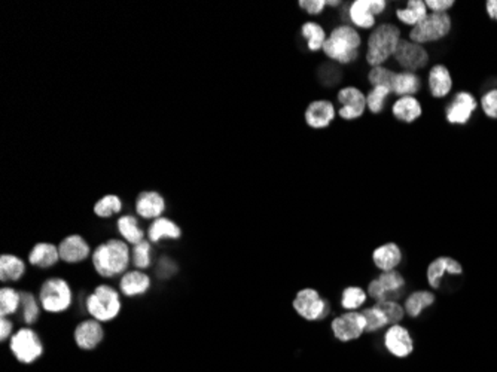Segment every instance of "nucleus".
Returning a JSON list of instances; mask_svg holds the SVG:
<instances>
[{"label":"nucleus","mask_w":497,"mask_h":372,"mask_svg":"<svg viewBox=\"0 0 497 372\" xmlns=\"http://www.w3.org/2000/svg\"><path fill=\"white\" fill-rule=\"evenodd\" d=\"M361 46L362 36L357 29L350 24H341L330 32L321 51L330 61L350 64L359 59Z\"/></svg>","instance_id":"nucleus-1"},{"label":"nucleus","mask_w":497,"mask_h":372,"mask_svg":"<svg viewBox=\"0 0 497 372\" xmlns=\"http://www.w3.org/2000/svg\"><path fill=\"white\" fill-rule=\"evenodd\" d=\"M401 39L402 32L398 25L392 23H381L375 25L366 41V63L371 68L383 66L396 52Z\"/></svg>","instance_id":"nucleus-2"},{"label":"nucleus","mask_w":497,"mask_h":372,"mask_svg":"<svg viewBox=\"0 0 497 372\" xmlns=\"http://www.w3.org/2000/svg\"><path fill=\"white\" fill-rule=\"evenodd\" d=\"M131 254L128 243L124 240H107L93 252V265L97 274L105 278H112L127 271Z\"/></svg>","instance_id":"nucleus-3"},{"label":"nucleus","mask_w":497,"mask_h":372,"mask_svg":"<svg viewBox=\"0 0 497 372\" xmlns=\"http://www.w3.org/2000/svg\"><path fill=\"white\" fill-rule=\"evenodd\" d=\"M87 311L98 322L114 320L121 311V298L115 287L100 285L87 298Z\"/></svg>","instance_id":"nucleus-4"},{"label":"nucleus","mask_w":497,"mask_h":372,"mask_svg":"<svg viewBox=\"0 0 497 372\" xmlns=\"http://www.w3.org/2000/svg\"><path fill=\"white\" fill-rule=\"evenodd\" d=\"M73 293L69 283L60 277H51L45 280L39 291L41 307L48 313H64L72 305Z\"/></svg>","instance_id":"nucleus-5"},{"label":"nucleus","mask_w":497,"mask_h":372,"mask_svg":"<svg viewBox=\"0 0 497 372\" xmlns=\"http://www.w3.org/2000/svg\"><path fill=\"white\" fill-rule=\"evenodd\" d=\"M451 25H453V23H451V17L447 12L444 14L432 12L427 14L425 20L412 27L410 30L408 39L420 45L436 42L444 39V37L450 33Z\"/></svg>","instance_id":"nucleus-6"},{"label":"nucleus","mask_w":497,"mask_h":372,"mask_svg":"<svg viewBox=\"0 0 497 372\" xmlns=\"http://www.w3.org/2000/svg\"><path fill=\"white\" fill-rule=\"evenodd\" d=\"M9 349H11L15 359L21 364H33L43 355V344L39 335L32 328H21L9 338Z\"/></svg>","instance_id":"nucleus-7"},{"label":"nucleus","mask_w":497,"mask_h":372,"mask_svg":"<svg viewBox=\"0 0 497 372\" xmlns=\"http://www.w3.org/2000/svg\"><path fill=\"white\" fill-rule=\"evenodd\" d=\"M405 278L398 271H384L368 286V295L377 302L380 301H398L403 295Z\"/></svg>","instance_id":"nucleus-8"},{"label":"nucleus","mask_w":497,"mask_h":372,"mask_svg":"<svg viewBox=\"0 0 497 372\" xmlns=\"http://www.w3.org/2000/svg\"><path fill=\"white\" fill-rule=\"evenodd\" d=\"M393 59L405 72L416 73L417 70L426 68V64L429 63V52L420 43L411 42L410 39H401Z\"/></svg>","instance_id":"nucleus-9"},{"label":"nucleus","mask_w":497,"mask_h":372,"mask_svg":"<svg viewBox=\"0 0 497 372\" xmlns=\"http://www.w3.org/2000/svg\"><path fill=\"white\" fill-rule=\"evenodd\" d=\"M293 309L306 320L324 319L329 311L328 302L316 289H311V287L297 293L295 300H293Z\"/></svg>","instance_id":"nucleus-10"},{"label":"nucleus","mask_w":497,"mask_h":372,"mask_svg":"<svg viewBox=\"0 0 497 372\" xmlns=\"http://www.w3.org/2000/svg\"><path fill=\"white\" fill-rule=\"evenodd\" d=\"M338 115L341 119L353 121L361 118L366 110V94L356 87H344L338 91Z\"/></svg>","instance_id":"nucleus-11"},{"label":"nucleus","mask_w":497,"mask_h":372,"mask_svg":"<svg viewBox=\"0 0 497 372\" xmlns=\"http://www.w3.org/2000/svg\"><path fill=\"white\" fill-rule=\"evenodd\" d=\"M476 99L467 91H460L450 101L445 109V118L450 124L465 125L476 110Z\"/></svg>","instance_id":"nucleus-12"},{"label":"nucleus","mask_w":497,"mask_h":372,"mask_svg":"<svg viewBox=\"0 0 497 372\" xmlns=\"http://www.w3.org/2000/svg\"><path fill=\"white\" fill-rule=\"evenodd\" d=\"M332 332L339 341H352L361 337L366 328V320L362 313L347 311L332 320Z\"/></svg>","instance_id":"nucleus-13"},{"label":"nucleus","mask_w":497,"mask_h":372,"mask_svg":"<svg viewBox=\"0 0 497 372\" xmlns=\"http://www.w3.org/2000/svg\"><path fill=\"white\" fill-rule=\"evenodd\" d=\"M337 112L338 110L335 109V105L330 100H325V99L315 100L307 106L304 118H306V123L308 127L315 130H321V128H328L334 123Z\"/></svg>","instance_id":"nucleus-14"},{"label":"nucleus","mask_w":497,"mask_h":372,"mask_svg":"<svg viewBox=\"0 0 497 372\" xmlns=\"http://www.w3.org/2000/svg\"><path fill=\"white\" fill-rule=\"evenodd\" d=\"M59 252L60 259H63L66 264H78L91 255V249L84 237L73 234L61 240V243L59 245Z\"/></svg>","instance_id":"nucleus-15"},{"label":"nucleus","mask_w":497,"mask_h":372,"mask_svg":"<svg viewBox=\"0 0 497 372\" xmlns=\"http://www.w3.org/2000/svg\"><path fill=\"white\" fill-rule=\"evenodd\" d=\"M105 338V329L96 319L81 322L75 329V342L82 350H94Z\"/></svg>","instance_id":"nucleus-16"},{"label":"nucleus","mask_w":497,"mask_h":372,"mask_svg":"<svg viewBox=\"0 0 497 372\" xmlns=\"http://www.w3.org/2000/svg\"><path fill=\"white\" fill-rule=\"evenodd\" d=\"M384 342L392 355L398 358H407L414 350V342L408 329H405L401 324H393L388 329Z\"/></svg>","instance_id":"nucleus-17"},{"label":"nucleus","mask_w":497,"mask_h":372,"mask_svg":"<svg viewBox=\"0 0 497 372\" xmlns=\"http://www.w3.org/2000/svg\"><path fill=\"white\" fill-rule=\"evenodd\" d=\"M165 211V200L160 192L143 191L136 200V213L143 219H158Z\"/></svg>","instance_id":"nucleus-18"},{"label":"nucleus","mask_w":497,"mask_h":372,"mask_svg":"<svg viewBox=\"0 0 497 372\" xmlns=\"http://www.w3.org/2000/svg\"><path fill=\"white\" fill-rule=\"evenodd\" d=\"M445 273H448L451 276H460V274H463V268L453 258H448V256L436 258L434 262L427 267L429 285L434 287V289H438V287L441 286V282H443V277Z\"/></svg>","instance_id":"nucleus-19"},{"label":"nucleus","mask_w":497,"mask_h":372,"mask_svg":"<svg viewBox=\"0 0 497 372\" xmlns=\"http://www.w3.org/2000/svg\"><path fill=\"white\" fill-rule=\"evenodd\" d=\"M348 21L353 24L356 29L370 30L374 29L375 14L372 11L371 0H355L348 6Z\"/></svg>","instance_id":"nucleus-20"},{"label":"nucleus","mask_w":497,"mask_h":372,"mask_svg":"<svg viewBox=\"0 0 497 372\" xmlns=\"http://www.w3.org/2000/svg\"><path fill=\"white\" fill-rule=\"evenodd\" d=\"M427 82L430 94L435 99H444L453 90V78H451L450 70L443 64H436L429 70Z\"/></svg>","instance_id":"nucleus-21"},{"label":"nucleus","mask_w":497,"mask_h":372,"mask_svg":"<svg viewBox=\"0 0 497 372\" xmlns=\"http://www.w3.org/2000/svg\"><path fill=\"white\" fill-rule=\"evenodd\" d=\"M119 287H121V292L125 296L143 295L149 291L151 277L143 273L142 269H133V271H127L123 276Z\"/></svg>","instance_id":"nucleus-22"},{"label":"nucleus","mask_w":497,"mask_h":372,"mask_svg":"<svg viewBox=\"0 0 497 372\" xmlns=\"http://www.w3.org/2000/svg\"><path fill=\"white\" fill-rule=\"evenodd\" d=\"M392 114L398 121H401V123L412 124L414 121H417L421 116L423 107L420 101L414 96L398 97V100L394 101L392 106Z\"/></svg>","instance_id":"nucleus-23"},{"label":"nucleus","mask_w":497,"mask_h":372,"mask_svg":"<svg viewBox=\"0 0 497 372\" xmlns=\"http://www.w3.org/2000/svg\"><path fill=\"white\" fill-rule=\"evenodd\" d=\"M374 264L379 267L381 271H392L402 262V252L398 245L385 243L379 249L374 250L372 254Z\"/></svg>","instance_id":"nucleus-24"},{"label":"nucleus","mask_w":497,"mask_h":372,"mask_svg":"<svg viewBox=\"0 0 497 372\" xmlns=\"http://www.w3.org/2000/svg\"><path fill=\"white\" fill-rule=\"evenodd\" d=\"M148 237L152 243H158L162 238L169 240H179L182 237V229L176 222H173L169 218H158L154 219L148 228Z\"/></svg>","instance_id":"nucleus-25"},{"label":"nucleus","mask_w":497,"mask_h":372,"mask_svg":"<svg viewBox=\"0 0 497 372\" xmlns=\"http://www.w3.org/2000/svg\"><path fill=\"white\" fill-rule=\"evenodd\" d=\"M60 260L59 247L52 243H38L29 254V262L39 268H51Z\"/></svg>","instance_id":"nucleus-26"},{"label":"nucleus","mask_w":497,"mask_h":372,"mask_svg":"<svg viewBox=\"0 0 497 372\" xmlns=\"http://www.w3.org/2000/svg\"><path fill=\"white\" fill-rule=\"evenodd\" d=\"M427 17V6L425 0H410L405 8L396 9V18L405 24L414 27Z\"/></svg>","instance_id":"nucleus-27"},{"label":"nucleus","mask_w":497,"mask_h":372,"mask_svg":"<svg viewBox=\"0 0 497 372\" xmlns=\"http://www.w3.org/2000/svg\"><path fill=\"white\" fill-rule=\"evenodd\" d=\"M116 228L118 232L121 234L125 243L128 245H139L145 240V232L139 227V222L131 215L121 216L116 220Z\"/></svg>","instance_id":"nucleus-28"},{"label":"nucleus","mask_w":497,"mask_h":372,"mask_svg":"<svg viewBox=\"0 0 497 372\" xmlns=\"http://www.w3.org/2000/svg\"><path fill=\"white\" fill-rule=\"evenodd\" d=\"M25 273V264L23 259L15 255L0 256V280L2 282H18Z\"/></svg>","instance_id":"nucleus-29"},{"label":"nucleus","mask_w":497,"mask_h":372,"mask_svg":"<svg viewBox=\"0 0 497 372\" xmlns=\"http://www.w3.org/2000/svg\"><path fill=\"white\" fill-rule=\"evenodd\" d=\"M421 88V79L417 73L414 72H401L396 74V79H394L393 92L398 97H407L417 94Z\"/></svg>","instance_id":"nucleus-30"},{"label":"nucleus","mask_w":497,"mask_h":372,"mask_svg":"<svg viewBox=\"0 0 497 372\" xmlns=\"http://www.w3.org/2000/svg\"><path fill=\"white\" fill-rule=\"evenodd\" d=\"M301 34L304 39H306L308 50L311 52H317L320 50H324V45L328 39V36L324 27H321L319 23L316 21L304 23L301 27Z\"/></svg>","instance_id":"nucleus-31"},{"label":"nucleus","mask_w":497,"mask_h":372,"mask_svg":"<svg viewBox=\"0 0 497 372\" xmlns=\"http://www.w3.org/2000/svg\"><path fill=\"white\" fill-rule=\"evenodd\" d=\"M435 302V295L427 291H417L412 292L407 301H405V311H407L411 318H419L421 311L427 309Z\"/></svg>","instance_id":"nucleus-32"},{"label":"nucleus","mask_w":497,"mask_h":372,"mask_svg":"<svg viewBox=\"0 0 497 372\" xmlns=\"http://www.w3.org/2000/svg\"><path fill=\"white\" fill-rule=\"evenodd\" d=\"M21 305V292L14 287H2L0 291V314L2 318H9L18 311Z\"/></svg>","instance_id":"nucleus-33"},{"label":"nucleus","mask_w":497,"mask_h":372,"mask_svg":"<svg viewBox=\"0 0 497 372\" xmlns=\"http://www.w3.org/2000/svg\"><path fill=\"white\" fill-rule=\"evenodd\" d=\"M396 72L390 68L385 66H377V68H371L370 73H368V82L371 83L372 88L375 87H385L392 90L393 92V85H394V79H396Z\"/></svg>","instance_id":"nucleus-34"},{"label":"nucleus","mask_w":497,"mask_h":372,"mask_svg":"<svg viewBox=\"0 0 497 372\" xmlns=\"http://www.w3.org/2000/svg\"><path fill=\"white\" fill-rule=\"evenodd\" d=\"M123 210V201L118 195L109 194L105 195L103 198H100L96 204H94V213L98 218H112L115 215H118L119 211Z\"/></svg>","instance_id":"nucleus-35"},{"label":"nucleus","mask_w":497,"mask_h":372,"mask_svg":"<svg viewBox=\"0 0 497 372\" xmlns=\"http://www.w3.org/2000/svg\"><path fill=\"white\" fill-rule=\"evenodd\" d=\"M392 94V90L385 87H375L366 94V107L371 114H381L388 103V99Z\"/></svg>","instance_id":"nucleus-36"},{"label":"nucleus","mask_w":497,"mask_h":372,"mask_svg":"<svg viewBox=\"0 0 497 372\" xmlns=\"http://www.w3.org/2000/svg\"><path fill=\"white\" fill-rule=\"evenodd\" d=\"M365 301H366V292L362 289V287L350 286L343 291L341 305L343 309L348 311H356V309L362 307Z\"/></svg>","instance_id":"nucleus-37"},{"label":"nucleus","mask_w":497,"mask_h":372,"mask_svg":"<svg viewBox=\"0 0 497 372\" xmlns=\"http://www.w3.org/2000/svg\"><path fill=\"white\" fill-rule=\"evenodd\" d=\"M21 309H23V320L27 324H34L39 319V305L32 292H21Z\"/></svg>","instance_id":"nucleus-38"},{"label":"nucleus","mask_w":497,"mask_h":372,"mask_svg":"<svg viewBox=\"0 0 497 372\" xmlns=\"http://www.w3.org/2000/svg\"><path fill=\"white\" fill-rule=\"evenodd\" d=\"M375 307L379 310L383 311V314L388 319L389 324H399V322L403 319L405 316V310L401 304H398V301H380L375 302Z\"/></svg>","instance_id":"nucleus-39"},{"label":"nucleus","mask_w":497,"mask_h":372,"mask_svg":"<svg viewBox=\"0 0 497 372\" xmlns=\"http://www.w3.org/2000/svg\"><path fill=\"white\" fill-rule=\"evenodd\" d=\"M131 259L136 269H146L151 265V241L143 240L142 243L136 245L131 252Z\"/></svg>","instance_id":"nucleus-40"},{"label":"nucleus","mask_w":497,"mask_h":372,"mask_svg":"<svg viewBox=\"0 0 497 372\" xmlns=\"http://www.w3.org/2000/svg\"><path fill=\"white\" fill-rule=\"evenodd\" d=\"M362 314H363V318L366 320V328H365L366 332H375L379 329H383L384 327H388V324H389V322H388V319H385V316L383 314V311L377 309L375 305L363 310Z\"/></svg>","instance_id":"nucleus-41"},{"label":"nucleus","mask_w":497,"mask_h":372,"mask_svg":"<svg viewBox=\"0 0 497 372\" xmlns=\"http://www.w3.org/2000/svg\"><path fill=\"white\" fill-rule=\"evenodd\" d=\"M481 106L487 116L497 119V88L485 92L481 99Z\"/></svg>","instance_id":"nucleus-42"},{"label":"nucleus","mask_w":497,"mask_h":372,"mask_svg":"<svg viewBox=\"0 0 497 372\" xmlns=\"http://www.w3.org/2000/svg\"><path fill=\"white\" fill-rule=\"evenodd\" d=\"M298 5L302 11L307 12L308 15H320L328 6L326 0H301Z\"/></svg>","instance_id":"nucleus-43"},{"label":"nucleus","mask_w":497,"mask_h":372,"mask_svg":"<svg viewBox=\"0 0 497 372\" xmlns=\"http://www.w3.org/2000/svg\"><path fill=\"white\" fill-rule=\"evenodd\" d=\"M453 5H454L453 0H426L427 9H430L432 12H438V14L447 12L450 8H453Z\"/></svg>","instance_id":"nucleus-44"},{"label":"nucleus","mask_w":497,"mask_h":372,"mask_svg":"<svg viewBox=\"0 0 497 372\" xmlns=\"http://www.w3.org/2000/svg\"><path fill=\"white\" fill-rule=\"evenodd\" d=\"M12 329H14V323L8 318H2V320H0V340L6 341L8 338H11Z\"/></svg>","instance_id":"nucleus-45"},{"label":"nucleus","mask_w":497,"mask_h":372,"mask_svg":"<svg viewBox=\"0 0 497 372\" xmlns=\"http://www.w3.org/2000/svg\"><path fill=\"white\" fill-rule=\"evenodd\" d=\"M485 9L491 20L497 21V0H489V2L485 3Z\"/></svg>","instance_id":"nucleus-46"},{"label":"nucleus","mask_w":497,"mask_h":372,"mask_svg":"<svg viewBox=\"0 0 497 372\" xmlns=\"http://www.w3.org/2000/svg\"><path fill=\"white\" fill-rule=\"evenodd\" d=\"M326 5L330 8V6H332V8H335V6H339V5H341V2H339V0H335V2H330V0H326Z\"/></svg>","instance_id":"nucleus-47"}]
</instances>
